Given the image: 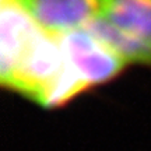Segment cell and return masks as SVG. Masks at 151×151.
<instances>
[{
  "instance_id": "cell-1",
  "label": "cell",
  "mask_w": 151,
  "mask_h": 151,
  "mask_svg": "<svg viewBox=\"0 0 151 151\" xmlns=\"http://www.w3.org/2000/svg\"><path fill=\"white\" fill-rule=\"evenodd\" d=\"M58 38L66 63L88 88L115 78L127 65L86 27Z\"/></svg>"
},
{
  "instance_id": "cell-2",
  "label": "cell",
  "mask_w": 151,
  "mask_h": 151,
  "mask_svg": "<svg viewBox=\"0 0 151 151\" xmlns=\"http://www.w3.org/2000/svg\"><path fill=\"white\" fill-rule=\"evenodd\" d=\"M46 32L60 37L102 16L105 0H16Z\"/></svg>"
},
{
  "instance_id": "cell-3",
  "label": "cell",
  "mask_w": 151,
  "mask_h": 151,
  "mask_svg": "<svg viewBox=\"0 0 151 151\" xmlns=\"http://www.w3.org/2000/svg\"><path fill=\"white\" fill-rule=\"evenodd\" d=\"M101 17L151 48V0H105Z\"/></svg>"
},
{
  "instance_id": "cell-4",
  "label": "cell",
  "mask_w": 151,
  "mask_h": 151,
  "mask_svg": "<svg viewBox=\"0 0 151 151\" xmlns=\"http://www.w3.org/2000/svg\"><path fill=\"white\" fill-rule=\"evenodd\" d=\"M87 29L94 34L98 39H101L106 46L112 49L120 59L129 63L151 66V48L140 39L132 37L113 24L105 20L104 17H98L87 25Z\"/></svg>"
},
{
  "instance_id": "cell-5",
  "label": "cell",
  "mask_w": 151,
  "mask_h": 151,
  "mask_svg": "<svg viewBox=\"0 0 151 151\" xmlns=\"http://www.w3.org/2000/svg\"><path fill=\"white\" fill-rule=\"evenodd\" d=\"M6 1H11V0H1V3H6Z\"/></svg>"
}]
</instances>
